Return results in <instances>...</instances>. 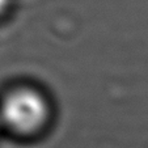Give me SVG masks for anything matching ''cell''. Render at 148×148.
<instances>
[{"mask_svg": "<svg viewBox=\"0 0 148 148\" xmlns=\"http://www.w3.org/2000/svg\"><path fill=\"white\" fill-rule=\"evenodd\" d=\"M51 103L41 89L17 85L0 98L1 129L17 136H33L46 129L51 121Z\"/></svg>", "mask_w": 148, "mask_h": 148, "instance_id": "1", "label": "cell"}, {"mask_svg": "<svg viewBox=\"0 0 148 148\" xmlns=\"http://www.w3.org/2000/svg\"><path fill=\"white\" fill-rule=\"evenodd\" d=\"M9 8H11V0H0V16L7 13Z\"/></svg>", "mask_w": 148, "mask_h": 148, "instance_id": "2", "label": "cell"}, {"mask_svg": "<svg viewBox=\"0 0 148 148\" xmlns=\"http://www.w3.org/2000/svg\"><path fill=\"white\" fill-rule=\"evenodd\" d=\"M0 129H1V125H0Z\"/></svg>", "mask_w": 148, "mask_h": 148, "instance_id": "3", "label": "cell"}]
</instances>
